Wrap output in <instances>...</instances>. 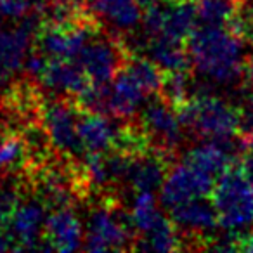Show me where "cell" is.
I'll return each instance as SVG.
<instances>
[{"label": "cell", "instance_id": "27", "mask_svg": "<svg viewBox=\"0 0 253 253\" xmlns=\"http://www.w3.org/2000/svg\"><path fill=\"white\" fill-rule=\"evenodd\" d=\"M239 167H241L245 177L253 184V149H246V153L239 160Z\"/></svg>", "mask_w": 253, "mask_h": 253}, {"label": "cell", "instance_id": "28", "mask_svg": "<svg viewBox=\"0 0 253 253\" xmlns=\"http://www.w3.org/2000/svg\"><path fill=\"white\" fill-rule=\"evenodd\" d=\"M243 250L245 252H253V227L243 238Z\"/></svg>", "mask_w": 253, "mask_h": 253}, {"label": "cell", "instance_id": "26", "mask_svg": "<svg viewBox=\"0 0 253 253\" xmlns=\"http://www.w3.org/2000/svg\"><path fill=\"white\" fill-rule=\"evenodd\" d=\"M241 82H243V88L253 90V56L246 57L245 63H243Z\"/></svg>", "mask_w": 253, "mask_h": 253}, {"label": "cell", "instance_id": "24", "mask_svg": "<svg viewBox=\"0 0 253 253\" xmlns=\"http://www.w3.org/2000/svg\"><path fill=\"white\" fill-rule=\"evenodd\" d=\"M245 0H196L200 25H227Z\"/></svg>", "mask_w": 253, "mask_h": 253}, {"label": "cell", "instance_id": "31", "mask_svg": "<svg viewBox=\"0 0 253 253\" xmlns=\"http://www.w3.org/2000/svg\"><path fill=\"white\" fill-rule=\"evenodd\" d=\"M245 148H246V149H253V137H252V139H248V141L245 142Z\"/></svg>", "mask_w": 253, "mask_h": 253}, {"label": "cell", "instance_id": "5", "mask_svg": "<svg viewBox=\"0 0 253 253\" xmlns=\"http://www.w3.org/2000/svg\"><path fill=\"white\" fill-rule=\"evenodd\" d=\"M78 116L80 109L73 99L59 95L52 101L43 99L40 123L54 151L71 160L85 158L87 155L78 137Z\"/></svg>", "mask_w": 253, "mask_h": 253}, {"label": "cell", "instance_id": "10", "mask_svg": "<svg viewBox=\"0 0 253 253\" xmlns=\"http://www.w3.org/2000/svg\"><path fill=\"white\" fill-rule=\"evenodd\" d=\"M47 207L40 198L19 200L5 222V231L12 238L16 250H42Z\"/></svg>", "mask_w": 253, "mask_h": 253}, {"label": "cell", "instance_id": "22", "mask_svg": "<svg viewBox=\"0 0 253 253\" xmlns=\"http://www.w3.org/2000/svg\"><path fill=\"white\" fill-rule=\"evenodd\" d=\"M28 165V146L23 134L9 132L0 139V172H18Z\"/></svg>", "mask_w": 253, "mask_h": 253}, {"label": "cell", "instance_id": "4", "mask_svg": "<svg viewBox=\"0 0 253 253\" xmlns=\"http://www.w3.org/2000/svg\"><path fill=\"white\" fill-rule=\"evenodd\" d=\"M137 232L116 198L108 196L88 211L84 250L87 252H118L134 250Z\"/></svg>", "mask_w": 253, "mask_h": 253}, {"label": "cell", "instance_id": "1", "mask_svg": "<svg viewBox=\"0 0 253 253\" xmlns=\"http://www.w3.org/2000/svg\"><path fill=\"white\" fill-rule=\"evenodd\" d=\"M243 40L225 25H198L187 40L193 68L217 84L241 80Z\"/></svg>", "mask_w": 253, "mask_h": 253}, {"label": "cell", "instance_id": "21", "mask_svg": "<svg viewBox=\"0 0 253 253\" xmlns=\"http://www.w3.org/2000/svg\"><path fill=\"white\" fill-rule=\"evenodd\" d=\"M163 217H165V213H162V210H160L155 193H151V191L135 193V198L132 201L130 218L137 234L142 236L148 231H151Z\"/></svg>", "mask_w": 253, "mask_h": 253}, {"label": "cell", "instance_id": "19", "mask_svg": "<svg viewBox=\"0 0 253 253\" xmlns=\"http://www.w3.org/2000/svg\"><path fill=\"white\" fill-rule=\"evenodd\" d=\"M198 25H200V18H198L196 0H184V2L169 4L162 33L170 39L187 42Z\"/></svg>", "mask_w": 253, "mask_h": 253}, {"label": "cell", "instance_id": "15", "mask_svg": "<svg viewBox=\"0 0 253 253\" xmlns=\"http://www.w3.org/2000/svg\"><path fill=\"white\" fill-rule=\"evenodd\" d=\"M169 169L170 156L156 151V149H149L148 153L134 158L126 180L135 193H141V191L155 193V191L162 189Z\"/></svg>", "mask_w": 253, "mask_h": 253}, {"label": "cell", "instance_id": "18", "mask_svg": "<svg viewBox=\"0 0 253 253\" xmlns=\"http://www.w3.org/2000/svg\"><path fill=\"white\" fill-rule=\"evenodd\" d=\"M95 16L106 18L120 30H134L142 21L141 0H87Z\"/></svg>", "mask_w": 253, "mask_h": 253}, {"label": "cell", "instance_id": "14", "mask_svg": "<svg viewBox=\"0 0 253 253\" xmlns=\"http://www.w3.org/2000/svg\"><path fill=\"white\" fill-rule=\"evenodd\" d=\"M111 116L95 115V113L80 111L78 116V137L87 155L106 153L115 148V141L118 137L120 125H116Z\"/></svg>", "mask_w": 253, "mask_h": 253}, {"label": "cell", "instance_id": "33", "mask_svg": "<svg viewBox=\"0 0 253 253\" xmlns=\"http://www.w3.org/2000/svg\"><path fill=\"white\" fill-rule=\"evenodd\" d=\"M165 2H169V4H175V2H184V0H165Z\"/></svg>", "mask_w": 253, "mask_h": 253}, {"label": "cell", "instance_id": "6", "mask_svg": "<svg viewBox=\"0 0 253 253\" xmlns=\"http://www.w3.org/2000/svg\"><path fill=\"white\" fill-rule=\"evenodd\" d=\"M42 25V12L33 9L16 26H0V84L25 71L26 57L35 47L33 43Z\"/></svg>", "mask_w": 253, "mask_h": 253}, {"label": "cell", "instance_id": "29", "mask_svg": "<svg viewBox=\"0 0 253 253\" xmlns=\"http://www.w3.org/2000/svg\"><path fill=\"white\" fill-rule=\"evenodd\" d=\"M7 4L9 0H0V21L7 19Z\"/></svg>", "mask_w": 253, "mask_h": 253}, {"label": "cell", "instance_id": "2", "mask_svg": "<svg viewBox=\"0 0 253 253\" xmlns=\"http://www.w3.org/2000/svg\"><path fill=\"white\" fill-rule=\"evenodd\" d=\"M180 125L207 141H227L238 137L239 108L213 95L189 97L175 109Z\"/></svg>", "mask_w": 253, "mask_h": 253}, {"label": "cell", "instance_id": "9", "mask_svg": "<svg viewBox=\"0 0 253 253\" xmlns=\"http://www.w3.org/2000/svg\"><path fill=\"white\" fill-rule=\"evenodd\" d=\"M142 128L148 134L151 149L172 156L184 139V126L180 125L177 111L162 97L149 101L141 113Z\"/></svg>", "mask_w": 253, "mask_h": 253}, {"label": "cell", "instance_id": "30", "mask_svg": "<svg viewBox=\"0 0 253 253\" xmlns=\"http://www.w3.org/2000/svg\"><path fill=\"white\" fill-rule=\"evenodd\" d=\"M7 134H9V132L5 130V125H4V123H2V122H0V139H4Z\"/></svg>", "mask_w": 253, "mask_h": 253}, {"label": "cell", "instance_id": "32", "mask_svg": "<svg viewBox=\"0 0 253 253\" xmlns=\"http://www.w3.org/2000/svg\"><path fill=\"white\" fill-rule=\"evenodd\" d=\"M248 39H250V43H252V47H253V25H252V28H250V32H248Z\"/></svg>", "mask_w": 253, "mask_h": 253}, {"label": "cell", "instance_id": "7", "mask_svg": "<svg viewBox=\"0 0 253 253\" xmlns=\"http://www.w3.org/2000/svg\"><path fill=\"white\" fill-rule=\"evenodd\" d=\"M128 45L115 39L102 28L88 40L77 56V63L87 73L90 82L109 84L130 59Z\"/></svg>", "mask_w": 253, "mask_h": 253}, {"label": "cell", "instance_id": "3", "mask_svg": "<svg viewBox=\"0 0 253 253\" xmlns=\"http://www.w3.org/2000/svg\"><path fill=\"white\" fill-rule=\"evenodd\" d=\"M210 198L224 231L243 234L246 227L253 225V184L245 177L238 162L218 177Z\"/></svg>", "mask_w": 253, "mask_h": 253}, {"label": "cell", "instance_id": "16", "mask_svg": "<svg viewBox=\"0 0 253 253\" xmlns=\"http://www.w3.org/2000/svg\"><path fill=\"white\" fill-rule=\"evenodd\" d=\"M146 54L163 73L189 71L193 68L187 42L170 39L163 33L149 37L146 42Z\"/></svg>", "mask_w": 253, "mask_h": 253}, {"label": "cell", "instance_id": "12", "mask_svg": "<svg viewBox=\"0 0 253 253\" xmlns=\"http://www.w3.org/2000/svg\"><path fill=\"white\" fill-rule=\"evenodd\" d=\"M169 211L179 232H184L187 238H205V234H211L215 229L220 227L217 208L208 196L184 201Z\"/></svg>", "mask_w": 253, "mask_h": 253}, {"label": "cell", "instance_id": "11", "mask_svg": "<svg viewBox=\"0 0 253 253\" xmlns=\"http://www.w3.org/2000/svg\"><path fill=\"white\" fill-rule=\"evenodd\" d=\"M84 229L78 215L68 208H57L47 215L43 229V248L47 252H77L84 248Z\"/></svg>", "mask_w": 253, "mask_h": 253}, {"label": "cell", "instance_id": "20", "mask_svg": "<svg viewBox=\"0 0 253 253\" xmlns=\"http://www.w3.org/2000/svg\"><path fill=\"white\" fill-rule=\"evenodd\" d=\"M134 250H144V252H177V250H182V238H180L179 229L175 227L170 215L169 217L165 215L151 231L135 239Z\"/></svg>", "mask_w": 253, "mask_h": 253}, {"label": "cell", "instance_id": "13", "mask_svg": "<svg viewBox=\"0 0 253 253\" xmlns=\"http://www.w3.org/2000/svg\"><path fill=\"white\" fill-rule=\"evenodd\" d=\"M37 82L45 90L70 99H75L90 85V78L75 59H49Z\"/></svg>", "mask_w": 253, "mask_h": 253}, {"label": "cell", "instance_id": "34", "mask_svg": "<svg viewBox=\"0 0 253 253\" xmlns=\"http://www.w3.org/2000/svg\"><path fill=\"white\" fill-rule=\"evenodd\" d=\"M2 187H4V182H2V179H0V189H2Z\"/></svg>", "mask_w": 253, "mask_h": 253}, {"label": "cell", "instance_id": "8", "mask_svg": "<svg viewBox=\"0 0 253 253\" xmlns=\"http://www.w3.org/2000/svg\"><path fill=\"white\" fill-rule=\"evenodd\" d=\"M215 182L217 179L182 160L180 163L170 167L167 172L163 186L160 189V201L167 210H170L184 201L211 196Z\"/></svg>", "mask_w": 253, "mask_h": 253}, {"label": "cell", "instance_id": "23", "mask_svg": "<svg viewBox=\"0 0 253 253\" xmlns=\"http://www.w3.org/2000/svg\"><path fill=\"white\" fill-rule=\"evenodd\" d=\"M125 68L137 80V84L141 85L148 97L160 92V87H162V82H163V71L149 57L130 56L128 63L125 64Z\"/></svg>", "mask_w": 253, "mask_h": 253}, {"label": "cell", "instance_id": "17", "mask_svg": "<svg viewBox=\"0 0 253 253\" xmlns=\"http://www.w3.org/2000/svg\"><path fill=\"white\" fill-rule=\"evenodd\" d=\"M146 92L130 71L122 68L111 80V118L134 120L137 109L146 102Z\"/></svg>", "mask_w": 253, "mask_h": 253}, {"label": "cell", "instance_id": "25", "mask_svg": "<svg viewBox=\"0 0 253 253\" xmlns=\"http://www.w3.org/2000/svg\"><path fill=\"white\" fill-rule=\"evenodd\" d=\"M191 82L189 71H173V73H163V82L160 87L158 97H162L167 104L177 109L180 104L191 97Z\"/></svg>", "mask_w": 253, "mask_h": 253}]
</instances>
